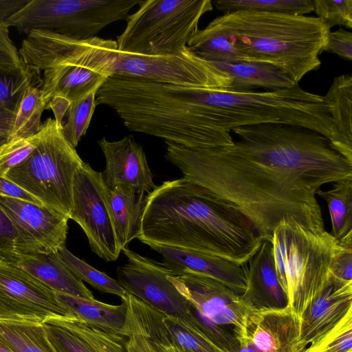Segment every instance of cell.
Here are the masks:
<instances>
[{"label":"cell","mask_w":352,"mask_h":352,"mask_svg":"<svg viewBox=\"0 0 352 352\" xmlns=\"http://www.w3.org/2000/svg\"><path fill=\"white\" fill-rule=\"evenodd\" d=\"M162 321L183 352H226L203 333L163 314Z\"/></svg>","instance_id":"e575fe53"},{"label":"cell","mask_w":352,"mask_h":352,"mask_svg":"<svg viewBox=\"0 0 352 352\" xmlns=\"http://www.w3.org/2000/svg\"><path fill=\"white\" fill-rule=\"evenodd\" d=\"M32 254L13 221L0 206V258L13 262L19 255Z\"/></svg>","instance_id":"d590c367"},{"label":"cell","mask_w":352,"mask_h":352,"mask_svg":"<svg viewBox=\"0 0 352 352\" xmlns=\"http://www.w3.org/2000/svg\"><path fill=\"white\" fill-rule=\"evenodd\" d=\"M118 52L116 41L96 36L52 46L34 57L32 67L43 74L45 109H52L57 122L62 123L72 102L97 92L113 76Z\"/></svg>","instance_id":"5b68a950"},{"label":"cell","mask_w":352,"mask_h":352,"mask_svg":"<svg viewBox=\"0 0 352 352\" xmlns=\"http://www.w3.org/2000/svg\"><path fill=\"white\" fill-rule=\"evenodd\" d=\"M59 302L82 322L98 329L120 334L126 317V304L112 305L96 300L57 292Z\"/></svg>","instance_id":"d4e9b609"},{"label":"cell","mask_w":352,"mask_h":352,"mask_svg":"<svg viewBox=\"0 0 352 352\" xmlns=\"http://www.w3.org/2000/svg\"><path fill=\"white\" fill-rule=\"evenodd\" d=\"M50 342L60 352H96L87 342L65 327L60 318L43 322Z\"/></svg>","instance_id":"74e56055"},{"label":"cell","mask_w":352,"mask_h":352,"mask_svg":"<svg viewBox=\"0 0 352 352\" xmlns=\"http://www.w3.org/2000/svg\"><path fill=\"white\" fill-rule=\"evenodd\" d=\"M43 135V129L24 138L13 139L0 144V176L23 162L35 149Z\"/></svg>","instance_id":"8d00e7d4"},{"label":"cell","mask_w":352,"mask_h":352,"mask_svg":"<svg viewBox=\"0 0 352 352\" xmlns=\"http://www.w3.org/2000/svg\"><path fill=\"white\" fill-rule=\"evenodd\" d=\"M54 318L77 319L56 292L14 262L0 258V319L43 322Z\"/></svg>","instance_id":"4fadbf2b"},{"label":"cell","mask_w":352,"mask_h":352,"mask_svg":"<svg viewBox=\"0 0 352 352\" xmlns=\"http://www.w3.org/2000/svg\"><path fill=\"white\" fill-rule=\"evenodd\" d=\"M30 0H0V23H3Z\"/></svg>","instance_id":"bcb514c9"},{"label":"cell","mask_w":352,"mask_h":352,"mask_svg":"<svg viewBox=\"0 0 352 352\" xmlns=\"http://www.w3.org/2000/svg\"><path fill=\"white\" fill-rule=\"evenodd\" d=\"M0 196L25 200L39 205H44L40 200L27 192L20 186L6 177L2 176H0Z\"/></svg>","instance_id":"f6af8a7d"},{"label":"cell","mask_w":352,"mask_h":352,"mask_svg":"<svg viewBox=\"0 0 352 352\" xmlns=\"http://www.w3.org/2000/svg\"><path fill=\"white\" fill-rule=\"evenodd\" d=\"M9 28L0 23V73L17 74L26 70L19 50L9 35Z\"/></svg>","instance_id":"60d3db41"},{"label":"cell","mask_w":352,"mask_h":352,"mask_svg":"<svg viewBox=\"0 0 352 352\" xmlns=\"http://www.w3.org/2000/svg\"><path fill=\"white\" fill-rule=\"evenodd\" d=\"M122 251L127 262L118 267L116 271L118 282L124 289L166 316L176 318L204 333L191 305L168 279V275L177 273L162 262L127 248Z\"/></svg>","instance_id":"8fae6325"},{"label":"cell","mask_w":352,"mask_h":352,"mask_svg":"<svg viewBox=\"0 0 352 352\" xmlns=\"http://www.w3.org/2000/svg\"><path fill=\"white\" fill-rule=\"evenodd\" d=\"M323 52L336 54L342 59L352 60V33L340 28L330 31Z\"/></svg>","instance_id":"7bdbcfd3"},{"label":"cell","mask_w":352,"mask_h":352,"mask_svg":"<svg viewBox=\"0 0 352 352\" xmlns=\"http://www.w3.org/2000/svg\"><path fill=\"white\" fill-rule=\"evenodd\" d=\"M213 63L232 78V83L227 90L229 91H254L256 88L276 91L290 88L298 84L280 69L269 63Z\"/></svg>","instance_id":"cb8c5ba5"},{"label":"cell","mask_w":352,"mask_h":352,"mask_svg":"<svg viewBox=\"0 0 352 352\" xmlns=\"http://www.w3.org/2000/svg\"><path fill=\"white\" fill-rule=\"evenodd\" d=\"M96 91L72 102L67 111V119L62 125L64 137L76 148L89 126L96 105Z\"/></svg>","instance_id":"d6a6232c"},{"label":"cell","mask_w":352,"mask_h":352,"mask_svg":"<svg viewBox=\"0 0 352 352\" xmlns=\"http://www.w3.org/2000/svg\"><path fill=\"white\" fill-rule=\"evenodd\" d=\"M235 338L239 342V349L236 352H261L245 338L242 336Z\"/></svg>","instance_id":"7dc6e473"},{"label":"cell","mask_w":352,"mask_h":352,"mask_svg":"<svg viewBox=\"0 0 352 352\" xmlns=\"http://www.w3.org/2000/svg\"><path fill=\"white\" fill-rule=\"evenodd\" d=\"M329 270L336 278L352 281V243L338 242Z\"/></svg>","instance_id":"b9f144b4"},{"label":"cell","mask_w":352,"mask_h":352,"mask_svg":"<svg viewBox=\"0 0 352 352\" xmlns=\"http://www.w3.org/2000/svg\"><path fill=\"white\" fill-rule=\"evenodd\" d=\"M120 335L125 338L128 352H157L151 341L139 333L123 327Z\"/></svg>","instance_id":"ee69618b"},{"label":"cell","mask_w":352,"mask_h":352,"mask_svg":"<svg viewBox=\"0 0 352 352\" xmlns=\"http://www.w3.org/2000/svg\"><path fill=\"white\" fill-rule=\"evenodd\" d=\"M234 336H242L261 352H302L300 321L290 305L283 309L251 310Z\"/></svg>","instance_id":"ac0fdd59"},{"label":"cell","mask_w":352,"mask_h":352,"mask_svg":"<svg viewBox=\"0 0 352 352\" xmlns=\"http://www.w3.org/2000/svg\"><path fill=\"white\" fill-rule=\"evenodd\" d=\"M138 6L117 37L120 53L146 56L177 54L198 30L201 17L213 9L211 0H146Z\"/></svg>","instance_id":"52a82bcc"},{"label":"cell","mask_w":352,"mask_h":352,"mask_svg":"<svg viewBox=\"0 0 352 352\" xmlns=\"http://www.w3.org/2000/svg\"><path fill=\"white\" fill-rule=\"evenodd\" d=\"M32 82L33 72L28 68L17 74L0 73V144L8 140L18 100Z\"/></svg>","instance_id":"f546056e"},{"label":"cell","mask_w":352,"mask_h":352,"mask_svg":"<svg viewBox=\"0 0 352 352\" xmlns=\"http://www.w3.org/2000/svg\"><path fill=\"white\" fill-rule=\"evenodd\" d=\"M147 194L116 188L109 189L107 200L118 247L122 252L137 238Z\"/></svg>","instance_id":"603a6c76"},{"label":"cell","mask_w":352,"mask_h":352,"mask_svg":"<svg viewBox=\"0 0 352 352\" xmlns=\"http://www.w3.org/2000/svg\"><path fill=\"white\" fill-rule=\"evenodd\" d=\"M62 125L48 118L35 149L5 177L69 219L74 173L84 162L64 137Z\"/></svg>","instance_id":"ba28073f"},{"label":"cell","mask_w":352,"mask_h":352,"mask_svg":"<svg viewBox=\"0 0 352 352\" xmlns=\"http://www.w3.org/2000/svg\"><path fill=\"white\" fill-rule=\"evenodd\" d=\"M142 0H30L4 25L20 32H53L79 40L96 37L108 25L126 20Z\"/></svg>","instance_id":"9c48e42d"},{"label":"cell","mask_w":352,"mask_h":352,"mask_svg":"<svg viewBox=\"0 0 352 352\" xmlns=\"http://www.w3.org/2000/svg\"><path fill=\"white\" fill-rule=\"evenodd\" d=\"M108 190L102 173L84 162L74 173L69 219L81 227L91 250L109 262L116 261L121 251L109 212Z\"/></svg>","instance_id":"7c38bea8"},{"label":"cell","mask_w":352,"mask_h":352,"mask_svg":"<svg viewBox=\"0 0 352 352\" xmlns=\"http://www.w3.org/2000/svg\"><path fill=\"white\" fill-rule=\"evenodd\" d=\"M338 242L326 230H311L285 220L273 232L276 275L299 320L327 283Z\"/></svg>","instance_id":"8992f818"},{"label":"cell","mask_w":352,"mask_h":352,"mask_svg":"<svg viewBox=\"0 0 352 352\" xmlns=\"http://www.w3.org/2000/svg\"><path fill=\"white\" fill-rule=\"evenodd\" d=\"M199 97L208 106L213 126L228 136L236 127L276 123L300 126L329 140L332 138L329 107L323 96L308 92L298 83L290 88L264 91L200 88Z\"/></svg>","instance_id":"277c9868"},{"label":"cell","mask_w":352,"mask_h":352,"mask_svg":"<svg viewBox=\"0 0 352 352\" xmlns=\"http://www.w3.org/2000/svg\"><path fill=\"white\" fill-rule=\"evenodd\" d=\"M60 320L65 327L87 342L96 352H128L125 346V338L118 333L98 329L78 319Z\"/></svg>","instance_id":"836d02e7"},{"label":"cell","mask_w":352,"mask_h":352,"mask_svg":"<svg viewBox=\"0 0 352 352\" xmlns=\"http://www.w3.org/2000/svg\"><path fill=\"white\" fill-rule=\"evenodd\" d=\"M0 206L13 221L34 254L58 252L65 246L69 217L44 205L0 196Z\"/></svg>","instance_id":"9a60e30c"},{"label":"cell","mask_w":352,"mask_h":352,"mask_svg":"<svg viewBox=\"0 0 352 352\" xmlns=\"http://www.w3.org/2000/svg\"><path fill=\"white\" fill-rule=\"evenodd\" d=\"M13 262L54 292L94 298L92 292L64 263L58 252L19 255Z\"/></svg>","instance_id":"44dd1931"},{"label":"cell","mask_w":352,"mask_h":352,"mask_svg":"<svg viewBox=\"0 0 352 352\" xmlns=\"http://www.w3.org/2000/svg\"><path fill=\"white\" fill-rule=\"evenodd\" d=\"M217 19L239 52L278 67L296 83L320 67L330 29L317 16L238 10Z\"/></svg>","instance_id":"3957f363"},{"label":"cell","mask_w":352,"mask_h":352,"mask_svg":"<svg viewBox=\"0 0 352 352\" xmlns=\"http://www.w3.org/2000/svg\"><path fill=\"white\" fill-rule=\"evenodd\" d=\"M0 352H13L0 338Z\"/></svg>","instance_id":"c3c4849f"},{"label":"cell","mask_w":352,"mask_h":352,"mask_svg":"<svg viewBox=\"0 0 352 352\" xmlns=\"http://www.w3.org/2000/svg\"><path fill=\"white\" fill-rule=\"evenodd\" d=\"M316 195L327 204L330 234L338 242L352 243V178L335 182L330 189L319 190Z\"/></svg>","instance_id":"4316f807"},{"label":"cell","mask_w":352,"mask_h":352,"mask_svg":"<svg viewBox=\"0 0 352 352\" xmlns=\"http://www.w3.org/2000/svg\"><path fill=\"white\" fill-rule=\"evenodd\" d=\"M98 143L105 158L102 175L109 189L119 188L148 194L155 188L146 154L133 136L117 141L104 138Z\"/></svg>","instance_id":"e0dca14e"},{"label":"cell","mask_w":352,"mask_h":352,"mask_svg":"<svg viewBox=\"0 0 352 352\" xmlns=\"http://www.w3.org/2000/svg\"><path fill=\"white\" fill-rule=\"evenodd\" d=\"M323 97L331 119V145L352 163V76L335 77Z\"/></svg>","instance_id":"7402d4cb"},{"label":"cell","mask_w":352,"mask_h":352,"mask_svg":"<svg viewBox=\"0 0 352 352\" xmlns=\"http://www.w3.org/2000/svg\"><path fill=\"white\" fill-rule=\"evenodd\" d=\"M351 314L352 281L342 280L331 272L322 292L300 318V351L316 347Z\"/></svg>","instance_id":"2e32d148"},{"label":"cell","mask_w":352,"mask_h":352,"mask_svg":"<svg viewBox=\"0 0 352 352\" xmlns=\"http://www.w3.org/2000/svg\"><path fill=\"white\" fill-rule=\"evenodd\" d=\"M113 75L224 91L229 89L232 81L228 74L200 58L187 46L177 54L164 56H146L118 52Z\"/></svg>","instance_id":"30bf717a"},{"label":"cell","mask_w":352,"mask_h":352,"mask_svg":"<svg viewBox=\"0 0 352 352\" xmlns=\"http://www.w3.org/2000/svg\"><path fill=\"white\" fill-rule=\"evenodd\" d=\"M0 338L13 352H60L40 322L0 319Z\"/></svg>","instance_id":"83f0119b"},{"label":"cell","mask_w":352,"mask_h":352,"mask_svg":"<svg viewBox=\"0 0 352 352\" xmlns=\"http://www.w3.org/2000/svg\"><path fill=\"white\" fill-rule=\"evenodd\" d=\"M199 317L220 327H241L252 310L241 295L221 282L201 274L184 272L168 276Z\"/></svg>","instance_id":"5bb4252c"},{"label":"cell","mask_w":352,"mask_h":352,"mask_svg":"<svg viewBox=\"0 0 352 352\" xmlns=\"http://www.w3.org/2000/svg\"><path fill=\"white\" fill-rule=\"evenodd\" d=\"M226 148L191 150L166 142V159L183 177L236 207L262 240L283 220L324 230L317 192L352 178V163L320 133L300 126L265 123L236 127Z\"/></svg>","instance_id":"6da1fadb"},{"label":"cell","mask_w":352,"mask_h":352,"mask_svg":"<svg viewBox=\"0 0 352 352\" xmlns=\"http://www.w3.org/2000/svg\"><path fill=\"white\" fill-rule=\"evenodd\" d=\"M314 12L329 29L335 25L352 28V0H313Z\"/></svg>","instance_id":"f35d334b"},{"label":"cell","mask_w":352,"mask_h":352,"mask_svg":"<svg viewBox=\"0 0 352 352\" xmlns=\"http://www.w3.org/2000/svg\"><path fill=\"white\" fill-rule=\"evenodd\" d=\"M58 253L70 270L82 281H85L100 292L114 294L121 298L125 296L126 292L118 280L80 259L65 246L60 249Z\"/></svg>","instance_id":"1f68e13d"},{"label":"cell","mask_w":352,"mask_h":352,"mask_svg":"<svg viewBox=\"0 0 352 352\" xmlns=\"http://www.w3.org/2000/svg\"><path fill=\"white\" fill-rule=\"evenodd\" d=\"M247 265L263 240L233 204L182 177L147 194L137 238Z\"/></svg>","instance_id":"7a4b0ae2"},{"label":"cell","mask_w":352,"mask_h":352,"mask_svg":"<svg viewBox=\"0 0 352 352\" xmlns=\"http://www.w3.org/2000/svg\"><path fill=\"white\" fill-rule=\"evenodd\" d=\"M305 352H352V314L316 347Z\"/></svg>","instance_id":"ab89813d"},{"label":"cell","mask_w":352,"mask_h":352,"mask_svg":"<svg viewBox=\"0 0 352 352\" xmlns=\"http://www.w3.org/2000/svg\"><path fill=\"white\" fill-rule=\"evenodd\" d=\"M149 247L162 255L164 265L177 274H201L221 282L239 295L246 289L248 264L239 265L192 250L156 245Z\"/></svg>","instance_id":"d6986e66"},{"label":"cell","mask_w":352,"mask_h":352,"mask_svg":"<svg viewBox=\"0 0 352 352\" xmlns=\"http://www.w3.org/2000/svg\"><path fill=\"white\" fill-rule=\"evenodd\" d=\"M215 8L224 13L238 10L305 15L314 12L313 0H214Z\"/></svg>","instance_id":"4dcf8cb0"},{"label":"cell","mask_w":352,"mask_h":352,"mask_svg":"<svg viewBox=\"0 0 352 352\" xmlns=\"http://www.w3.org/2000/svg\"><path fill=\"white\" fill-rule=\"evenodd\" d=\"M45 110L40 87L33 82L22 91L7 141L24 138L38 133L42 128L41 116Z\"/></svg>","instance_id":"f1b7e54d"},{"label":"cell","mask_w":352,"mask_h":352,"mask_svg":"<svg viewBox=\"0 0 352 352\" xmlns=\"http://www.w3.org/2000/svg\"><path fill=\"white\" fill-rule=\"evenodd\" d=\"M187 47L200 58L212 63H243L254 62L239 52L217 17L190 38Z\"/></svg>","instance_id":"484cf974"},{"label":"cell","mask_w":352,"mask_h":352,"mask_svg":"<svg viewBox=\"0 0 352 352\" xmlns=\"http://www.w3.org/2000/svg\"><path fill=\"white\" fill-rule=\"evenodd\" d=\"M241 297L252 310L289 305L276 275L272 244L269 241L263 240L248 262L246 289Z\"/></svg>","instance_id":"ffe728a7"}]
</instances>
